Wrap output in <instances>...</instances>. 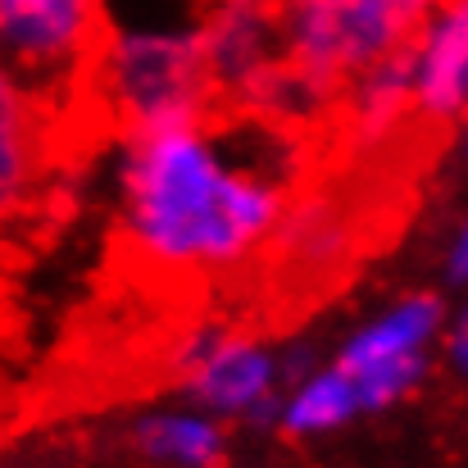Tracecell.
I'll return each instance as SVG.
<instances>
[{"mask_svg": "<svg viewBox=\"0 0 468 468\" xmlns=\"http://www.w3.org/2000/svg\"><path fill=\"white\" fill-rule=\"evenodd\" d=\"M46 119L41 101L0 64V223L27 205L46 173Z\"/></svg>", "mask_w": 468, "mask_h": 468, "instance_id": "8", "label": "cell"}, {"mask_svg": "<svg viewBox=\"0 0 468 468\" xmlns=\"http://www.w3.org/2000/svg\"><path fill=\"white\" fill-rule=\"evenodd\" d=\"M441 318H446V310H441L437 296H410L396 310L382 314L378 323H368L359 336H350L332 368L355 378L373 364H387V359H400V355H423L428 341L441 332Z\"/></svg>", "mask_w": 468, "mask_h": 468, "instance_id": "9", "label": "cell"}, {"mask_svg": "<svg viewBox=\"0 0 468 468\" xmlns=\"http://www.w3.org/2000/svg\"><path fill=\"white\" fill-rule=\"evenodd\" d=\"M137 451L168 468H214L223 460V432L218 423L200 414H155L142 419L133 432Z\"/></svg>", "mask_w": 468, "mask_h": 468, "instance_id": "10", "label": "cell"}, {"mask_svg": "<svg viewBox=\"0 0 468 468\" xmlns=\"http://www.w3.org/2000/svg\"><path fill=\"white\" fill-rule=\"evenodd\" d=\"M428 373V355H400V359H387V364H373L364 373H355V400H359V414L364 410H387L391 400L410 396Z\"/></svg>", "mask_w": 468, "mask_h": 468, "instance_id": "12", "label": "cell"}, {"mask_svg": "<svg viewBox=\"0 0 468 468\" xmlns=\"http://www.w3.org/2000/svg\"><path fill=\"white\" fill-rule=\"evenodd\" d=\"M441 0H282V59L327 91L414 46Z\"/></svg>", "mask_w": 468, "mask_h": 468, "instance_id": "3", "label": "cell"}, {"mask_svg": "<svg viewBox=\"0 0 468 468\" xmlns=\"http://www.w3.org/2000/svg\"><path fill=\"white\" fill-rule=\"evenodd\" d=\"M310 373H314V350L310 346H292V350L278 355V378H287V382H305Z\"/></svg>", "mask_w": 468, "mask_h": 468, "instance_id": "13", "label": "cell"}, {"mask_svg": "<svg viewBox=\"0 0 468 468\" xmlns=\"http://www.w3.org/2000/svg\"><path fill=\"white\" fill-rule=\"evenodd\" d=\"M177 373H186V387L200 405L218 414L246 419L264 396H273L278 382V355L260 346L255 336H228V332H191L177 346Z\"/></svg>", "mask_w": 468, "mask_h": 468, "instance_id": "6", "label": "cell"}, {"mask_svg": "<svg viewBox=\"0 0 468 468\" xmlns=\"http://www.w3.org/2000/svg\"><path fill=\"white\" fill-rule=\"evenodd\" d=\"M355 414H359L355 382L341 368H323V373H314L296 387V396L282 405L278 419L292 437H314V432H332V428L350 423Z\"/></svg>", "mask_w": 468, "mask_h": 468, "instance_id": "11", "label": "cell"}, {"mask_svg": "<svg viewBox=\"0 0 468 468\" xmlns=\"http://www.w3.org/2000/svg\"><path fill=\"white\" fill-rule=\"evenodd\" d=\"M468 110V0H441L414 37V119L446 128Z\"/></svg>", "mask_w": 468, "mask_h": 468, "instance_id": "7", "label": "cell"}, {"mask_svg": "<svg viewBox=\"0 0 468 468\" xmlns=\"http://www.w3.org/2000/svg\"><path fill=\"white\" fill-rule=\"evenodd\" d=\"M296 177L292 133H278L264 155L223 159L218 110L205 123L137 137L123 168V241L164 273H228L273 237Z\"/></svg>", "mask_w": 468, "mask_h": 468, "instance_id": "1", "label": "cell"}, {"mask_svg": "<svg viewBox=\"0 0 468 468\" xmlns=\"http://www.w3.org/2000/svg\"><path fill=\"white\" fill-rule=\"evenodd\" d=\"M451 282H468V223L455 241V250H451Z\"/></svg>", "mask_w": 468, "mask_h": 468, "instance_id": "15", "label": "cell"}, {"mask_svg": "<svg viewBox=\"0 0 468 468\" xmlns=\"http://www.w3.org/2000/svg\"><path fill=\"white\" fill-rule=\"evenodd\" d=\"M282 0H214L200 32L205 69L223 105H237L282 59Z\"/></svg>", "mask_w": 468, "mask_h": 468, "instance_id": "5", "label": "cell"}, {"mask_svg": "<svg viewBox=\"0 0 468 468\" xmlns=\"http://www.w3.org/2000/svg\"><path fill=\"white\" fill-rule=\"evenodd\" d=\"M451 364H455V373L468 378V310L460 314V323H455V332H451Z\"/></svg>", "mask_w": 468, "mask_h": 468, "instance_id": "14", "label": "cell"}, {"mask_svg": "<svg viewBox=\"0 0 468 468\" xmlns=\"http://www.w3.org/2000/svg\"><path fill=\"white\" fill-rule=\"evenodd\" d=\"M82 91L133 142L164 128L205 123L218 110L196 27H123L105 32Z\"/></svg>", "mask_w": 468, "mask_h": 468, "instance_id": "2", "label": "cell"}, {"mask_svg": "<svg viewBox=\"0 0 468 468\" xmlns=\"http://www.w3.org/2000/svg\"><path fill=\"white\" fill-rule=\"evenodd\" d=\"M105 37V0H0V64L50 114L82 91Z\"/></svg>", "mask_w": 468, "mask_h": 468, "instance_id": "4", "label": "cell"}]
</instances>
